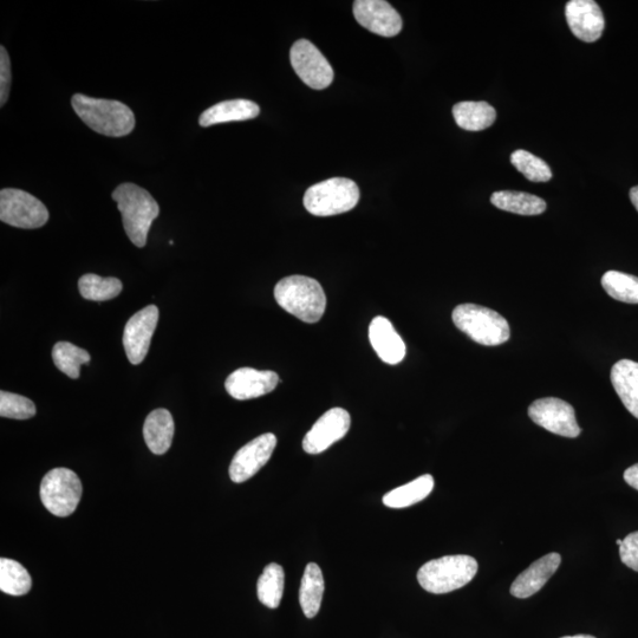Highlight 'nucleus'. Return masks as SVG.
Returning a JSON list of instances; mask_svg holds the SVG:
<instances>
[{"label":"nucleus","instance_id":"9d476101","mask_svg":"<svg viewBox=\"0 0 638 638\" xmlns=\"http://www.w3.org/2000/svg\"><path fill=\"white\" fill-rule=\"evenodd\" d=\"M529 416L536 425L564 438L574 439L582 432L574 407L557 397H545L533 402Z\"/></svg>","mask_w":638,"mask_h":638},{"label":"nucleus","instance_id":"473e14b6","mask_svg":"<svg viewBox=\"0 0 638 638\" xmlns=\"http://www.w3.org/2000/svg\"><path fill=\"white\" fill-rule=\"evenodd\" d=\"M12 82L11 62L4 45L0 47V106L9 100Z\"/></svg>","mask_w":638,"mask_h":638},{"label":"nucleus","instance_id":"4c0bfd02","mask_svg":"<svg viewBox=\"0 0 638 638\" xmlns=\"http://www.w3.org/2000/svg\"><path fill=\"white\" fill-rule=\"evenodd\" d=\"M622 543H623V539H617V540H616V544H617L618 546H621V545H622Z\"/></svg>","mask_w":638,"mask_h":638},{"label":"nucleus","instance_id":"412c9836","mask_svg":"<svg viewBox=\"0 0 638 638\" xmlns=\"http://www.w3.org/2000/svg\"><path fill=\"white\" fill-rule=\"evenodd\" d=\"M611 383L631 415L638 419V363L618 361L611 369Z\"/></svg>","mask_w":638,"mask_h":638},{"label":"nucleus","instance_id":"9b49d317","mask_svg":"<svg viewBox=\"0 0 638 638\" xmlns=\"http://www.w3.org/2000/svg\"><path fill=\"white\" fill-rule=\"evenodd\" d=\"M158 322V307L148 305L145 309L136 312L126 324L122 342L128 360L134 366H138L145 360Z\"/></svg>","mask_w":638,"mask_h":638},{"label":"nucleus","instance_id":"393cba45","mask_svg":"<svg viewBox=\"0 0 638 638\" xmlns=\"http://www.w3.org/2000/svg\"><path fill=\"white\" fill-rule=\"evenodd\" d=\"M324 589L321 568L315 563L308 564L302 578L301 590H299V603L304 615L308 618H314L321 610Z\"/></svg>","mask_w":638,"mask_h":638},{"label":"nucleus","instance_id":"aec40b11","mask_svg":"<svg viewBox=\"0 0 638 638\" xmlns=\"http://www.w3.org/2000/svg\"><path fill=\"white\" fill-rule=\"evenodd\" d=\"M175 432L173 416L167 409H156L147 416L143 436L151 452L162 455L172 446Z\"/></svg>","mask_w":638,"mask_h":638},{"label":"nucleus","instance_id":"423d86ee","mask_svg":"<svg viewBox=\"0 0 638 638\" xmlns=\"http://www.w3.org/2000/svg\"><path fill=\"white\" fill-rule=\"evenodd\" d=\"M360 200L356 182L332 178L311 186L304 195V206L316 217H331L354 210Z\"/></svg>","mask_w":638,"mask_h":638},{"label":"nucleus","instance_id":"dca6fc26","mask_svg":"<svg viewBox=\"0 0 638 638\" xmlns=\"http://www.w3.org/2000/svg\"><path fill=\"white\" fill-rule=\"evenodd\" d=\"M278 383L275 371L240 368L227 377L225 388L233 399L246 401L273 392Z\"/></svg>","mask_w":638,"mask_h":638},{"label":"nucleus","instance_id":"a211bd4d","mask_svg":"<svg viewBox=\"0 0 638 638\" xmlns=\"http://www.w3.org/2000/svg\"><path fill=\"white\" fill-rule=\"evenodd\" d=\"M561 563L562 557L558 553H549L538 559L516 578L511 587V594L517 598H529L537 594L555 575Z\"/></svg>","mask_w":638,"mask_h":638},{"label":"nucleus","instance_id":"c756f323","mask_svg":"<svg viewBox=\"0 0 638 638\" xmlns=\"http://www.w3.org/2000/svg\"><path fill=\"white\" fill-rule=\"evenodd\" d=\"M605 292L618 302L638 304V277L618 271H608L602 277Z\"/></svg>","mask_w":638,"mask_h":638},{"label":"nucleus","instance_id":"f03ea898","mask_svg":"<svg viewBox=\"0 0 638 638\" xmlns=\"http://www.w3.org/2000/svg\"><path fill=\"white\" fill-rule=\"evenodd\" d=\"M121 212L123 227L135 246L147 244L148 232L159 217L160 207L151 193L135 184H122L112 194Z\"/></svg>","mask_w":638,"mask_h":638},{"label":"nucleus","instance_id":"bb28decb","mask_svg":"<svg viewBox=\"0 0 638 638\" xmlns=\"http://www.w3.org/2000/svg\"><path fill=\"white\" fill-rule=\"evenodd\" d=\"M32 587V579L28 570L13 559H0V590L6 595L23 596Z\"/></svg>","mask_w":638,"mask_h":638},{"label":"nucleus","instance_id":"f257e3e1","mask_svg":"<svg viewBox=\"0 0 638 638\" xmlns=\"http://www.w3.org/2000/svg\"><path fill=\"white\" fill-rule=\"evenodd\" d=\"M71 104L78 117L90 129L109 138H122L132 133L135 128L133 110L120 101L75 94Z\"/></svg>","mask_w":638,"mask_h":638},{"label":"nucleus","instance_id":"6ab92c4d","mask_svg":"<svg viewBox=\"0 0 638 638\" xmlns=\"http://www.w3.org/2000/svg\"><path fill=\"white\" fill-rule=\"evenodd\" d=\"M260 114L257 103L250 100H230L214 104L205 110L199 119L201 127H211L219 123L247 121Z\"/></svg>","mask_w":638,"mask_h":638},{"label":"nucleus","instance_id":"0eeeda50","mask_svg":"<svg viewBox=\"0 0 638 638\" xmlns=\"http://www.w3.org/2000/svg\"><path fill=\"white\" fill-rule=\"evenodd\" d=\"M82 490L81 480L75 472L68 468H55L42 480V503L54 516L69 517L80 504Z\"/></svg>","mask_w":638,"mask_h":638},{"label":"nucleus","instance_id":"e433bc0d","mask_svg":"<svg viewBox=\"0 0 638 638\" xmlns=\"http://www.w3.org/2000/svg\"><path fill=\"white\" fill-rule=\"evenodd\" d=\"M562 638H596V637L590 636V635H576V636H565Z\"/></svg>","mask_w":638,"mask_h":638},{"label":"nucleus","instance_id":"5701e85b","mask_svg":"<svg viewBox=\"0 0 638 638\" xmlns=\"http://www.w3.org/2000/svg\"><path fill=\"white\" fill-rule=\"evenodd\" d=\"M434 488L431 474L421 475L407 485L395 488L383 497V504L390 509H406L425 500Z\"/></svg>","mask_w":638,"mask_h":638},{"label":"nucleus","instance_id":"1a4fd4ad","mask_svg":"<svg viewBox=\"0 0 638 638\" xmlns=\"http://www.w3.org/2000/svg\"><path fill=\"white\" fill-rule=\"evenodd\" d=\"M292 68L312 89L323 90L334 81V70L327 58L307 39H299L290 51Z\"/></svg>","mask_w":638,"mask_h":638},{"label":"nucleus","instance_id":"2eb2a0df","mask_svg":"<svg viewBox=\"0 0 638 638\" xmlns=\"http://www.w3.org/2000/svg\"><path fill=\"white\" fill-rule=\"evenodd\" d=\"M565 16L572 34L581 41L594 43L602 37L605 19L594 0H571L565 6Z\"/></svg>","mask_w":638,"mask_h":638},{"label":"nucleus","instance_id":"f3484780","mask_svg":"<svg viewBox=\"0 0 638 638\" xmlns=\"http://www.w3.org/2000/svg\"><path fill=\"white\" fill-rule=\"evenodd\" d=\"M369 340L384 363L395 366L406 357V344L386 317H375L369 327Z\"/></svg>","mask_w":638,"mask_h":638},{"label":"nucleus","instance_id":"4be33fe9","mask_svg":"<svg viewBox=\"0 0 638 638\" xmlns=\"http://www.w3.org/2000/svg\"><path fill=\"white\" fill-rule=\"evenodd\" d=\"M457 125L468 132H481L490 128L497 119V112L487 102H460L453 107Z\"/></svg>","mask_w":638,"mask_h":638},{"label":"nucleus","instance_id":"72a5a7b5","mask_svg":"<svg viewBox=\"0 0 638 638\" xmlns=\"http://www.w3.org/2000/svg\"><path fill=\"white\" fill-rule=\"evenodd\" d=\"M620 556L624 565L638 572V531L630 533L623 539Z\"/></svg>","mask_w":638,"mask_h":638},{"label":"nucleus","instance_id":"b1692460","mask_svg":"<svg viewBox=\"0 0 638 638\" xmlns=\"http://www.w3.org/2000/svg\"><path fill=\"white\" fill-rule=\"evenodd\" d=\"M491 203L501 211L519 214V216H540L548 207L545 200L537 195L513 191L493 193Z\"/></svg>","mask_w":638,"mask_h":638},{"label":"nucleus","instance_id":"ddd939ff","mask_svg":"<svg viewBox=\"0 0 638 638\" xmlns=\"http://www.w3.org/2000/svg\"><path fill=\"white\" fill-rule=\"evenodd\" d=\"M351 425L350 414L343 408H332L324 413L310 429L303 440V449L308 454L327 451L348 434Z\"/></svg>","mask_w":638,"mask_h":638},{"label":"nucleus","instance_id":"cd10ccee","mask_svg":"<svg viewBox=\"0 0 638 638\" xmlns=\"http://www.w3.org/2000/svg\"><path fill=\"white\" fill-rule=\"evenodd\" d=\"M78 289L84 299L94 302L110 301L119 296L123 285L120 279L114 277L103 278L94 273L84 275L78 281Z\"/></svg>","mask_w":638,"mask_h":638},{"label":"nucleus","instance_id":"7ed1b4c3","mask_svg":"<svg viewBox=\"0 0 638 638\" xmlns=\"http://www.w3.org/2000/svg\"><path fill=\"white\" fill-rule=\"evenodd\" d=\"M275 298L279 307L305 323L321 321L327 308L322 285L304 276L286 277L278 282Z\"/></svg>","mask_w":638,"mask_h":638},{"label":"nucleus","instance_id":"f8f14e48","mask_svg":"<svg viewBox=\"0 0 638 638\" xmlns=\"http://www.w3.org/2000/svg\"><path fill=\"white\" fill-rule=\"evenodd\" d=\"M276 446V435L266 433L240 448L230 466V478L233 483H245L262 470L271 459Z\"/></svg>","mask_w":638,"mask_h":638},{"label":"nucleus","instance_id":"c9c22d12","mask_svg":"<svg viewBox=\"0 0 638 638\" xmlns=\"http://www.w3.org/2000/svg\"><path fill=\"white\" fill-rule=\"evenodd\" d=\"M630 200L633 203L634 207L638 212V186L631 188L630 190Z\"/></svg>","mask_w":638,"mask_h":638},{"label":"nucleus","instance_id":"20e7f679","mask_svg":"<svg viewBox=\"0 0 638 638\" xmlns=\"http://www.w3.org/2000/svg\"><path fill=\"white\" fill-rule=\"evenodd\" d=\"M478 562L471 556H446L421 566L418 581L431 594H448L470 583L477 575Z\"/></svg>","mask_w":638,"mask_h":638},{"label":"nucleus","instance_id":"a878e982","mask_svg":"<svg viewBox=\"0 0 638 638\" xmlns=\"http://www.w3.org/2000/svg\"><path fill=\"white\" fill-rule=\"evenodd\" d=\"M285 585V574L281 565L269 564L258 579V600L265 607L277 609L281 605Z\"/></svg>","mask_w":638,"mask_h":638},{"label":"nucleus","instance_id":"c85d7f7f","mask_svg":"<svg viewBox=\"0 0 638 638\" xmlns=\"http://www.w3.org/2000/svg\"><path fill=\"white\" fill-rule=\"evenodd\" d=\"M52 360L55 366L70 379H78L83 364L90 362L91 357L87 350L76 347L69 342H58L52 349Z\"/></svg>","mask_w":638,"mask_h":638},{"label":"nucleus","instance_id":"7c9ffc66","mask_svg":"<svg viewBox=\"0 0 638 638\" xmlns=\"http://www.w3.org/2000/svg\"><path fill=\"white\" fill-rule=\"evenodd\" d=\"M511 162L527 180L532 182H548L552 179V172L548 164L538 156L529 152L519 151L511 155Z\"/></svg>","mask_w":638,"mask_h":638},{"label":"nucleus","instance_id":"4468645a","mask_svg":"<svg viewBox=\"0 0 638 638\" xmlns=\"http://www.w3.org/2000/svg\"><path fill=\"white\" fill-rule=\"evenodd\" d=\"M354 16L363 28L383 37L397 36L403 28L399 12L384 0H357Z\"/></svg>","mask_w":638,"mask_h":638},{"label":"nucleus","instance_id":"2f4dec72","mask_svg":"<svg viewBox=\"0 0 638 638\" xmlns=\"http://www.w3.org/2000/svg\"><path fill=\"white\" fill-rule=\"evenodd\" d=\"M36 415V406L28 397L0 392V416L13 420H28Z\"/></svg>","mask_w":638,"mask_h":638},{"label":"nucleus","instance_id":"39448f33","mask_svg":"<svg viewBox=\"0 0 638 638\" xmlns=\"http://www.w3.org/2000/svg\"><path fill=\"white\" fill-rule=\"evenodd\" d=\"M455 327L486 347H496L510 340V324L497 311L477 304H461L453 311Z\"/></svg>","mask_w":638,"mask_h":638},{"label":"nucleus","instance_id":"6e6552de","mask_svg":"<svg viewBox=\"0 0 638 638\" xmlns=\"http://www.w3.org/2000/svg\"><path fill=\"white\" fill-rule=\"evenodd\" d=\"M0 220L18 229H39L49 220L48 208L34 195L17 188L0 192Z\"/></svg>","mask_w":638,"mask_h":638},{"label":"nucleus","instance_id":"f704fd0d","mask_svg":"<svg viewBox=\"0 0 638 638\" xmlns=\"http://www.w3.org/2000/svg\"><path fill=\"white\" fill-rule=\"evenodd\" d=\"M624 480H626L629 486L638 491V464L629 467L628 470L624 472Z\"/></svg>","mask_w":638,"mask_h":638}]
</instances>
